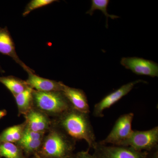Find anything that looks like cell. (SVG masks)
Segmentation results:
<instances>
[{
	"instance_id": "obj_20",
	"label": "cell",
	"mask_w": 158,
	"mask_h": 158,
	"mask_svg": "<svg viewBox=\"0 0 158 158\" xmlns=\"http://www.w3.org/2000/svg\"><path fill=\"white\" fill-rule=\"evenodd\" d=\"M45 133L36 132L34 131L30 130L27 126L25 129L23 135L22 139L23 140H42L44 138Z\"/></svg>"
},
{
	"instance_id": "obj_2",
	"label": "cell",
	"mask_w": 158,
	"mask_h": 158,
	"mask_svg": "<svg viewBox=\"0 0 158 158\" xmlns=\"http://www.w3.org/2000/svg\"><path fill=\"white\" fill-rule=\"evenodd\" d=\"M76 142L52 123L36 156L38 158H72Z\"/></svg>"
},
{
	"instance_id": "obj_19",
	"label": "cell",
	"mask_w": 158,
	"mask_h": 158,
	"mask_svg": "<svg viewBox=\"0 0 158 158\" xmlns=\"http://www.w3.org/2000/svg\"><path fill=\"white\" fill-rule=\"evenodd\" d=\"M55 2H57L56 0H32L27 5L23 13V16L25 17L31 11L35 9L42 8L52 4Z\"/></svg>"
},
{
	"instance_id": "obj_13",
	"label": "cell",
	"mask_w": 158,
	"mask_h": 158,
	"mask_svg": "<svg viewBox=\"0 0 158 158\" xmlns=\"http://www.w3.org/2000/svg\"><path fill=\"white\" fill-rule=\"evenodd\" d=\"M33 90L29 87L24 91L14 96L18 110V116H24L34 108Z\"/></svg>"
},
{
	"instance_id": "obj_25",
	"label": "cell",
	"mask_w": 158,
	"mask_h": 158,
	"mask_svg": "<svg viewBox=\"0 0 158 158\" xmlns=\"http://www.w3.org/2000/svg\"><path fill=\"white\" fill-rule=\"evenodd\" d=\"M1 158V156H0V158Z\"/></svg>"
},
{
	"instance_id": "obj_24",
	"label": "cell",
	"mask_w": 158,
	"mask_h": 158,
	"mask_svg": "<svg viewBox=\"0 0 158 158\" xmlns=\"http://www.w3.org/2000/svg\"><path fill=\"white\" fill-rule=\"evenodd\" d=\"M5 72V71L3 70L2 68V67H1V66H0V73H4Z\"/></svg>"
},
{
	"instance_id": "obj_4",
	"label": "cell",
	"mask_w": 158,
	"mask_h": 158,
	"mask_svg": "<svg viewBox=\"0 0 158 158\" xmlns=\"http://www.w3.org/2000/svg\"><path fill=\"white\" fill-rule=\"evenodd\" d=\"M134 117V113H130L123 114L118 117L106 138L99 142L107 145L111 144L122 146L133 132L132 123Z\"/></svg>"
},
{
	"instance_id": "obj_22",
	"label": "cell",
	"mask_w": 158,
	"mask_h": 158,
	"mask_svg": "<svg viewBox=\"0 0 158 158\" xmlns=\"http://www.w3.org/2000/svg\"><path fill=\"white\" fill-rule=\"evenodd\" d=\"M146 158H158V148L151 151L147 152Z\"/></svg>"
},
{
	"instance_id": "obj_1",
	"label": "cell",
	"mask_w": 158,
	"mask_h": 158,
	"mask_svg": "<svg viewBox=\"0 0 158 158\" xmlns=\"http://www.w3.org/2000/svg\"><path fill=\"white\" fill-rule=\"evenodd\" d=\"M89 114L72 107L52 118V123L75 141L85 140L89 148H93L97 142Z\"/></svg>"
},
{
	"instance_id": "obj_14",
	"label": "cell",
	"mask_w": 158,
	"mask_h": 158,
	"mask_svg": "<svg viewBox=\"0 0 158 158\" xmlns=\"http://www.w3.org/2000/svg\"><path fill=\"white\" fill-rule=\"evenodd\" d=\"M26 126V123L25 121L22 123L15 125L4 130L0 134V143H17L23 138Z\"/></svg>"
},
{
	"instance_id": "obj_5",
	"label": "cell",
	"mask_w": 158,
	"mask_h": 158,
	"mask_svg": "<svg viewBox=\"0 0 158 158\" xmlns=\"http://www.w3.org/2000/svg\"><path fill=\"white\" fill-rule=\"evenodd\" d=\"M122 146L141 152H149L158 148V127L145 131H133Z\"/></svg>"
},
{
	"instance_id": "obj_9",
	"label": "cell",
	"mask_w": 158,
	"mask_h": 158,
	"mask_svg": "<svg viewBox=\"0 0 158 158\" xmlns=\"http://www.w3.org/2000/svg\"><path fill=\"white\" fill-rule=\"evenodd\" d=\"M24 117L27 127L36 132L46 134L52 127V118L35 108H33Z\"/></svg>"
},
{
	"instance_id": "obj_12",
	"label": "cell",
	"mask_w": 158,
	"mask_h": 158,
	"mask_svg": "<svg viewBox=\"0 0 158 158\" xmlns=\"http://www.w3.org/2000/svg\"><path fill=\"white\" fill-rule=\"evenodd\" d=\"M26 81L29 87L40 92L62 91L64 85L62 82L44 78L33 73H28V78Z\"/></svg>"
},
{
	"instance_id": "obj_10",
	"label": "cell",
	"mask_w": 158,
	"mask_h": 158,
	"mask_svg": "<svg viewBox=\"0 0 158 158\" xmlns=\"http://www.w3.org/2000/svg\"><path fill=\"white\" fill-rule=\"evenodd\" d=\"M0 53L11 57L28 74L34 71L20 59L15 51L14 43L7 28L0 27Z\"/></svg>"
},
{
	"instance_id": "obj_6",
	"label": "cell",
	"mask_w": 158,
	"mask_h": 158,
	"mask_svg": "<svg viewBox=\"0 0 158 158\" xmlns=\"http://www.w3.org/2000/svg\"><path fill=\"white\" fill-rule=\"evenodd\" d=\"M95 158H146L147 152L138 151L128 146L108 145L97 142L93 147Z\"/></svg>"
},
{
	"instance_id": "obj_11",
	"label": "cell",
	"mask_w": 158,
	"mask_h": 158,
	"mask_svg": "<svg viewBox=\"0 0 158 158\" xmlns=\"http://www.w3.org/2000/svg\"><path fill=\"white\" fill-rule=\"evenodd\" d=\"M62 91L73 108L82 113L89 114L90 106L88 98L83 90L71 88L64 84Z\"/></svg>"
},
{
	"instance_id": "obj_7",
	"label": "cell",
	"mask_w": 158,
	"mask_h": 158,
	"mask_svg": "<svg viewBox=\"0 0 158 158\" xmlns=\"http://www.w3.org/2000/svg\"><path fill=\"white\" fill-rule=\"evenodd\" d=\"M140 83H146V81L138 80L130 82L123 85L118 89L105 96L100 101L94 105L93 111V116L99 118L103 117L104 111L105 110L109 109L120 100L132 90L135 85Z\"/></svg>"
},
{
	"instance_id": "obj_21",
	"label": "cell",
	"mask_w": 158,
	"mask_h": 158,
	"mask_svg": "<svg viewBox=\"0 0 158 158\" xmlns=\"http://www.w3.org/2000/svg\"><path fill=\"white\" fill-rule=\"evenodd\" d=\"M72 158H95L87 151H82L74 155Z\"/></svg>"
},
{
	"instance_id": "obj_16",
	"label": "cell",
	"mask_w": 158,
	"mask_h": 158,
	"mask_svg": "<svg viewBox=\"0 0 158 158\" xmlns=\"http://www.w3.org/2000/svg\"><path fill=\"white\" fill-rule=\"evenodd\" d=\"M22 150L15 143H0V156L6 158H25Z\"/></svg>"
},
{
	"instance_id": "obj_15",
	"label": "cell",
	"mask_w": 158,
	"mask_h": 158,
	"mask_svg": "<svg viewBox=\"0 0 158 158\" xmlns=\"http://www.w3.org/2000/svg\"><path fill=\"white\" fill-rule=\"evenodd\" d=\"M0 83L6 86L14 97L30 87L26 81L12 76L0 77Z\"/></svg>"
},
{
	"instance_id": "obj_23",
	"label": "cell",
	"mask_w": 158,
	"mask_h": 158,
	"mask_svg": "<svg viewBox=\"0 0 158 158\" xmlns=\"http://www.w3.org/2000/svg\"><path fill=\"white\" fill-rule=\"evenodd\" d=\"M7 111L6 110H0V119L7 115Z\"/></svg>"
},
{
	"instance_id": "obj_8",
	"label": "cell",
	"mask_w": 158,
	"mask_h": 158,
	"mask_svg": "<svg viewBox=\"0 0 158 158\" xmlns=\"http://www.w3.org/2000/svg\"><path fill=\"white\" fill-rule=\"evenodd\" d=\"M120 63L127 69L138 75L158 77V65L153 61L138 57H124Z\"/></svg>"
},
{
	"instance_id": "obj_18",
	"label": "cell",
	"mask_w": 158,
	"mask_h": 158,
	"mask_svg": "<svg viewBox=\"0 0 158 158\" xmlns=\"http://www.w3.org/2000/svg\"><path fill=\"white\" fill-rule=\"evenodd\" d=\"M110 2L109 0H92L91 7H90V9L86 12V14H88L90 15H92L93 14L95 10H100L102 12L103 14H104L105 16L106 17V27H108V18L110 17L112 19L119 18L117 15L109 14L108 13L107 7Z\"/></svg>"
},
{
	"instance_id": "obj_17",
	"label": "cell",
	"mask_w": 158,
	"mask_h": 158,
	"mask_svg": "<svg viewBox=\"0 0 158 158\" xmlns=\"http://www.w3.org/2000/svg\"><path fill=\"white\" fill-rule=\"evenodd\" d=\"M42 140H23L15 143L22 150L24 153L27 155H37L42 145Z\"/></svg>"
},
{
	"instance_id": "obj_3",
	"label": "cell",
	"mask_w": 158,
	"mask_h": 158,
	"mask_svg": "<svg viewBox=\"0 0 158 158\" xmlns=\"http://www.w3.org/2000/svg\"><path fill=\"white\" fill-rule=\"evenodd\" d=\"M34 108L51 118H56L72 107L62 91L40 92L33 90Z\"/></svg>"
}]
</instances>
